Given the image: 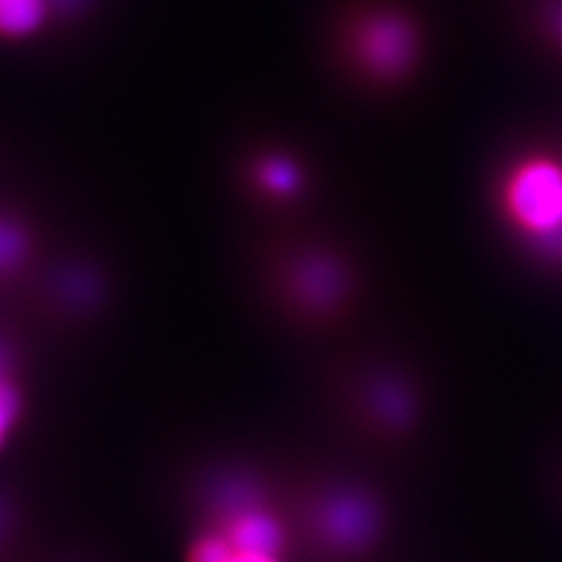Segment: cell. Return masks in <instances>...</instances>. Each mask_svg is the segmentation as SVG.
I'll use <instances>...</instances> for the list:
<instances>
[{"instance_id":"cell-5","label":"cell","mask_w":562,"mask_h":562,"mask_svg":"<svg viewBox=\"0 0 562 562\" xmlns=\"http://www.w3.org/2000/svg\"><path fill=\"white\" fill-rule=\"evenodd\" d=\"M348 53L375 81H401L419 59L422 34L396 9H371L348 27Z\"/></svg>"},{"instance_id":"cell-7","label":"cell","mask_w":562,"mask_h":562,"mask_svg":"<svg viewBox=\"0 0 562 562\" xmlns=\"http://www.w3.org/2000/svg\"><path fill=\"white\" fill-rule=\"evenodd\" d=\"M265 296L299 315H322L340 296V273L319 252L267 257L261 267Z\"/></svg>"},{"instance_id":"cell-6","label":"cell","mask_w":562,"mask_h":562,"mask_svg":"<svg viewBox=\"0 0 562 562\" xmlns=\"http://www.w3.org/2000/svg\"><path fill=\"white\" fill-rule=\"evenodd\" d=\"M102 0H0V46L38 50L69 41L97 18Z\"/></svg>"},{"instance_id":"cell-2","label":"cell","mask_w":562,"mask_h":562,"mask_svg":"<svg viewBox=\"0 0 562 562\" xmlns=\"http://www.w3.org/2000/svg\"><path fill=\"white\" fill-rule=\"evenodd\" d=\"M120 292L117 267L88 240H53L21 299L18 315L50 340H86L111 317Z\"/></svg>"},{"instance_id":"cell-12","label":"cell","mask_w":562,"mask_h":562,"mask_svg":"<svg viewBox=\"0 0 562 562\" xmlns=\"http://www.w3.org/2000/svg\"><path fill=\"white\" fill-rule=\"evenodd\" d=\"M23 562H113L101 546L88 540L38 543Z\"/></svg>"},{"instance_id":"cell-8","label":"cell","mask_w":562,"mask_h":562,"mask_svg":"<svg viewBox=\"0 0 562 562\" xmlns=\"http://www.w3.org/2000/svg\"><path fill=\"white\" fill-rule=\"evenodd\" d=\"M232 180L244 201L261 206H285L301 201L306 190L304 162L285 148L255 146L232 167Z\"/></svg>"},{"instance_id":"cell-11","label":"cell","mask_w":562,"mask_h":562,"mask_svg":"<svg viewBox=\"0 0 562 562\" xmlns=\"http://www.w3.org/2000/svg\"><path fill=\"white\" fill-rule=\"evenodd\" d=\"M38 546L36 522L20 487L0 480V562H23Z\"/></svg>"},{"instance_id":"cell-4","label":"cell","mask_w":562,"mask_h":562,"mask_svg":"<svg viewBox=\"0 0 562 562\" xmlns=\"http://www.w3.org/2000/svg\"><path fill=\"white\" fill-rule=\"evenodd\" d=\"M53 240L38 209L0 183V311L18 313Z\"/></svg>"},{"instance_id":"cell-3","label":"cell","mask_w":562,"mask_h":562,"mask_svg":"<svg viewBox=\"0 0 562 562\" xmlns=\"http://www.w3.org/2000/svg\"><path fill=\"white\" fill-rule=\"evenodd\" d=\"M506 222L538 248L562 255V159L529 153L513 162L501 183Z\"/></svg>"},{"instance_id":"cell-10","label":"cell","mask_w":562,"mask_h":562,"mask_svg":"<svg viewBox=\"0 0 562 562\" xmlns=\"http://www.w3.org/2000/svg\"><path fill=\"white\" fill-rule=\"evenodd\" d=\"M315 538L334 554H355L371 542L373 513L371 506L350 496L323 501L313 515Z\"/></svg>"},{"instance_id":"cell-9","label":"cell","mask_w":562,"mask_h":562,"mask_svg":"<svg viewBox=\"0 0 562 562\" xmlns=\"http://www.w3.org/2000/svg\"><path fill=\"white\" fill-rule=\"evenodd\" d=\"M30 327L18 313L0 311V450L20 434L27 413Z\"/></svg>"},{"instance_id":"cell-1","label":"cell","mask_w":562,"mask_h":562,"mask_svg":"<svg viewBox=\"0 0 562 562\" xmlns=\"http://www.w3.org/2000/svg\"><path fill=\"white\" fill-rule=\"evenodd\" d=\"M167 498L186 562H290L292 533L261 469L222 443L171 462Z\"/></svg>"},{"instance_id":"cell-13","label":"cell","mask_w":562,"mask_h":562,"mask_svg":"<svg viewBox=\"0 0 562 562\" xmlns=\"http://www.w3.org/2000/svg\"><path fill=\"white\" fill-rule=\"evenodd\" d=\"M550 25H552V32L557 34V38L562 42V2H559L550 11Z\"/></svg>"}]
</instances>
